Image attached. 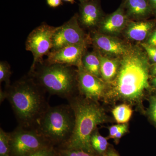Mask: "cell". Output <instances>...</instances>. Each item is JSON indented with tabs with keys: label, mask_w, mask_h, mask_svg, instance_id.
I'll list each match as a JSON object with an SVG mask.
<instances>
[{
	"label": "cell",
	"mask_w": 156,
	"mask_h": 156,
	"mask_svg": "<svg viewBox=\"0 0 156 156\" xmlns=\"http://www.w3.org/2000/svg\"><path fill=\"white\" fill-rule=\"evenodd\" d=\"M155 25V22L152 20H130L123 32L128 40L141 43L145 41Z\"/></svg>",
	"instance_id": "5bb4252c"
},
{
	"label": "cell",
	"mask_w": 156,
	"mask_h": 156,
	"mask_svg": "<svg viewBox=\"0 0 156 156\" xmlns=\"http://www.w3.org/2000/svg\"><path fill=\"white\" fill-rule=\"evenodd\" d=\"M91 42L90 37L86 34L79 23L78 15L74 14L60 26L56 27L53 34L52 51L69 45L87 44Z\"/></svg>",
	"instance_id": "ba28073f"
},
{
	"label": "cell",
	"mask_w": 156,
	"mask_h": 156,
	"mask_svg": "<svg viewBox=\"0 0 156 156\" xmlns=\"http://www.w3.org/2000/svg\"><path fill=\"white\" fill-rule=\"evenodd\" d=\"M130 20L122 2L114 12L102 18L98 26V32L104 34L117 37L124 32Z\"/></svg>",
	"instance_id": "7c38bea8"
},
{
	"label": "cell",
	"mask_w": 156,
	"mask_h": 156,
	"mask_svg": "<svg viewBox=\"0 0 156 156\" xmlns=\"http://www.w3.org/2000/svg\"><path fill=\"white\" fill-rule=\"evenodd\" d=\"M119 58V66L115 79L106 83L105 100H122L130 103L141 101L149 83L151 66L147 54L141 46L131 45L128 52Z\"/></svg>",
	"instance_id": "6da1fadb"
},
{
	"label": "cell",
	"mask_w": 156,
	"mask_h": 156,
	"mask_svg": "<svg viewBox=\"0 0 156 156\" xmlns=\"http://www.w3.org/2000/svg\"><path fill=\"white\" fill-rule=\"evenodd\" d=\"M6 98V93L5 91H2V89H1L0 91V100H1V103Z\"/></svg>",
	"instance_id": "d6a6232c"
},
{
	"label": "cell",
	"mask_w": 156,
	"mask_h": 156,
	"mask_svg": "<svg viewBox=\"0 0 156 156\" xmlns=\"http://www.w3.org/2000/svg\"><path fill=\"white\" fill-rule=\"evenodd\" d=\"M124 126V124H119L110 127L109 128V134L108 138L113 139L115 135L123 128Z\"/></svg>",
	"instance_id": "484cf974"
},
{
	"label": "cell",
	"mask_w": 156,
	"mask_h": 156,
	"mask_svg": "<svg viewBox=\"0 0 156 156\" xmlns=\"http://www.w3.org/2000/svg\"><path fill=\"white\" fill-rule=\"evenodd\" d=\"M50 145L36 129L18 126L10 133V156H30Z\"/></svg>",
	"instance_id": "8992f818"
},
{
	"label": "cell",
	"mask_w": 156,
	"mask_h": 156,
	"mask_svg": "<svg viewBox=\"0 0 156 156\" xmlns=\"http://www.w3.org/2000/svg\"><path fill=\"white\" fill-rule=\"evenodd\" d=\"M150 74L153 76H156V62L154 63V65L151 67Z\"/></svg>",
	"instance_id": "1f68e13d"
},
{
	"label": "cell",
	"mask_w": 156,
	"mask_h": 156,
	"mask_svg": "<svg viewBox=\"0 0 156 156\" xmlns=\"http://www.w3.org/2000/svg\"><path fill=\"white\" fill-rule=\"evenodd\" d=\"M75 115L69 104L49 107L39 121L36 129L53 147L63 146L72 136Z\"/></svg>",
	"instance_id": "5b68a950"
},
{
	"label": "cell",
	"mask_w": 156,
	"mask_h": 156,
	"mask_svg": "<svg viewBox=\"0 0 156 156\" xmlns=\"http://www.w3.org/2000/svg\"><path fill=\"white\" fill-rule=\"evenodd\" d=\"M104 16L99 0H88L80 4L78 19L84 27L89 29L98 27Z\"/></svg>",
	"instance_id": "4fadbf2b"
},
{
	"label": "cell",
	"mask_w": 156,
	"mask_h": 156,
	"mask_svg": "<svg viewBox=\"0 0 156 156\" xmlns=\"http://www.w3.org/2000/svg\"><path fill=\"white\" fill-rule=\"evenodd\" d=\"M31 77L44 91L67 100L76 96L78 90L77 69L59 64L44 63L37 66L29 72Z\"/></svg>",
	"instance_id": "277c9868"
},
{
	"label": "cell",
	"mask_w": 156,
	"mask_h": 156,
	"mask_svg": "<svg viewBox=\"0 0 156 156\" xmlns=\"http://www.w3.org/2000/svg\"><path fill=\"white\" fill-rule=\"evenodd\" d=\"M87 44H74L50 52L45 63L59 64L78 67L82 63V59L87 52Z\"/></svg>",
	"instance_id": "8fae6325"
},
{
	"label": "cell",
	"mask_w": 156,
	"mask_h": 156,
	"mask_svg": "<svg viewBox=\"0 0 156 156\" xmlns=\"http://www.w3.org/2000/svg\"><path fill=\"white\" fill-rule=\"evenodd\" d=\"M144 43L150 46L156 47V29L152 32Z\"/></svg>",
	"instance_id": "83f0119b"
},
{
	"label": "cell",
	"mask_w": 156,
	"mask_h": 156,
	"mask_svg": "<svg viewBox=\"0 0 156 156\" xmlns=\"http://www.w3.org/2000/svg\"><path fill=\"white\" fill-rule=\"evenodd\" d=\"M96 52L100 59L101 79L106 83H109L112 81L117 75L119 66V58L104 56Z\"/></svg>",
	"instance_id": "2e32d148"
},
{
	"label": "cell",
	"mask_w": 156,
	"mask_h": 156,
	"mask_svg": "<svg viewBox=\"0 0 156 156\" xmlns=\"http://www.w3.org/2000/svg\"><path fill=\"white\" fill-rule=\"evenodd\" d=\"M90 37L95 51L109 57H121L128 52L131 46L117 37L104 34L98 31L92 33Z\"/></svg>",
	"instance_id": "30bf717a"
},
{
	"label": "cell",
	"mask_w": 156,
	"mask_h": 156,
	"mask_svg": "<svg viewBox=\"0 0 156 156\" xmlns=\"http://www.w3.org/2000/svg\"><path fill=\"white\" fill-rule=\"evenodd\" d=\"M102 156H120L116 151L112 148H108Z\"/></svg>",
	"instance_id": "f546056e"
},
{
	"label": "cell",
	"mask_w": 156,
	"mask_h": 156,
	"mask_svg": "<svg viewBox=\"0 0 156 156\" xmlns=\"http://www.w3.org/2000/svg\"><path fill=\"white\" fill-rule=\"evenodd\" d=\"M123 2L130 20H144L152 14L147 0H124Z\"/></svg>",
	"instance_id": "9a60e30c"
},
{
	"label": "cell",
	"mask_w": 156,
	"mask_h": 156,
	"mask_svg": "<svg viewBox=\"0 0 156 156\" xmlns=\"http://www.w3.org/2000/svg\"><path fill=\"white\" fill-rule=\"evenodd\" d=\"M112 113L117 123L126 124L131 119L132 110L129 105L123 104L116 106L112 110Z\"/></svg>",
	"instance_id": "d6986e66"
},
{
	"label": "cell",
	"mask_w": 156,
	"mask_h": 156,
	"mask_svg": "<svg viewBox=\"0 0 156 156\" xmlns=\"http://www.w3.org/2000/svg\"><path fill=\"white\" fill-rule=\"evenodd\" d=\"M149 102V106L147 111L148 116L156 128V93L150 96Z\"/></svg>",
	"instance_id": "603a6c76"
},
{
	"label": "cell",
	"mask_w": 156,
	"mask_h": 156,
	"mask_svg": "<svg viewBox=\"0 0 156 156\" xmlns=\"http://www.w3.org/2000/svg\"><path fill=\"white\" fill-rule=\"evenodd\" d=\"M5 91L18 126L36 129L42 116L50 107L44 89L29 75L6 87Z\"/></svg>",
	"instance_id": "7a4b0ae2"
},
{
	"label": "cell",
	"mask_w": 156,
	"mask_h": 156,
	"mask_svg": "<svg viewBox=\"0 0 156 156\" xmlns=\"http://www.w3.org/2000/svg\"><path fill=\"white\" fill-rule=\"evenodd\" d=\"M56 27L42 23L29 34L26 41V50L31 52L34 57L30 72L33 71L38 65L43 64L44 56H48L51 52Z\"/></svg>",
	"instance_id": "52a82bcc"
},
{
	"label": "cell",
	"mask_w": 156,
	"mask_h": 156,
	"mask_svg": "<svg viewBox=\"0 0 156 156\" xmlns=\"http://www.w3.org/2000/svg\"><path fill=\"white\" fill-rule=\"evenodd\" d=\"M47 4L50 8H56L62 5V0H47Z\"/></svg>",
	"instance_id": "f1b7e54d"
},
{
	"label": "cell",
	"mask_w": 156,
	"mask_h": 156,
	"mask_svg": "<svg viewBox=\"0 0 156 156\" xmlns=\"http://www.w3.org/2000/svg\"><path fill=\"white\" fill-rule=\"evenodd\" d=\"M58 156H97L86 151L79 149H69L63 148H56Z\"/></svg>",
	"instance_id": "7402d4cb"
},
{
	"label": "cell",
	"mask_w": 156,
	"mask_h": 156,
	"mask_svg": "<svg viewBox=\"0 0 156 156\" xmlns=\"http://www.w3.org/2000/svg\"><path fill=\"white\" fill-rule=\"evenodd\" d=\"M30 156H57L56 148L49 146L40 150Z\"/></svg>",
	"instance_id": "d4e9b609"
},
{
	"label": "cell",
	"mask_w": 156,
	"mask_h": 156,
	"mask_svg": "<svg viewBox=\"0 0 156 156\" xmlns=\"http://www.w3.org/2000/svg\"><path fill=\"white\" fill-rule=\"evenodd\" d=\"M151 83L154 87L156 88V76H154L152 80Z\"/></svg>",
	"instance_id": "836d02e7"
},
{
	"label": "cell",
	"mask_w": 156,
	"mask_h": 156,
	"mask_svg": "<svg viewBox=\"0 0 156 156\" xmlns=\"http://www.w3.org/2000/svg\"><path fill=\"white\" fill-rule=\"evenodd\" d=\"M11 74V66L9 63L6 61H1L0 62V83L5 82L6 87L11 85L10 78Z\"/></svg>",
	"instance_id": "44dd1931"
},
{
	"label": "cell",
	"mask_w": 156,
	"mask_h": 156,
	"mask_svg": "<svg viewBox=\"0 0 156 156\" xmlns=\"http://www.w3.org/2000/svg\"><path fill=\"white\" fill-rule=\"evenodd\" d=\"M80 1V2H86V1H88V0H79Z\"/></svg>",
	"instance_id": "d590c367"
},
{
	"label": "cell",
	"mask_w": 156,
	"mask_h": 156,
	"mask_svg": "<svg viewBox=\"0 0 156 156\" xmlns=\"http://www.w3.org/2000/svg\"><path fill=\"white\" fill-rule=\"evenodd\" d=\"M128 126L127 123L124 124V126L115 135L114 138H113L115 140V142L116 143H118L119 142V140L122 137L123 135L126 133H127L128 131Z\"/></svg>",
	"instance_id": "4316f807"
},
{
	"label": "cell",
	"mask_w": 156,
	"mask_h": 156,
	"mask_svg": "<svg viewBox=\"0 0 156 156\" xmlns=\"http://www.w3.org/2000/svg\"><path fill=\"white\" fill-rule=\"evenodd\" d=\"M78 90L87 99L98 101L104 98L107 83L100 78L86 71L82 63L77 67Z\"/></svg>",
	"instance_id": "9c48e42d"
},
{
	"label": "cell",
	"mask_w": 156,
	"mask_h": 156,
	"mask_svg": "<svg viewBox=\"0 0 156 156\" xmlns=\"http://www.w3.org/2000/svg\"><path fill=\"white\" fill-rule=\"evenodd\" d=\"M63 1H65V2H69L71 3V4H73V3L75 2L74 0H63Z\"/></svg>",
	"instance_id": "e575fe53"
},
{
	"label": "cell",
	"mask_w": 156,
	"mask_h": 156,
	"mask_svg": "<svg viewBox=\"0 0 156 156\" xmlns=\"http://www.w3.org/2000/svg\"><path fill=\"white\" fill-rule=\"evenodd\" d=\"M151 9L152 14L156 17V0H147Z\"/></svg>",
	"instance_id": "4dcf8cb0"
},
{
	"label": "cell",
	"mask_w": 156,
	"mask_h": 156,
	"mask_svg": "<svg viewBox=\"0 0 156 156\" xmlns=\"http://www.w3.org/2000/svg\"><path fill=\"white\" fill-rule=\"evenodd\" d=\"M90 143L95 153L102 156L108 149V143L106 137L101 136L97 129L91 135Z\"/></svg>",
	"instance_id": "ac0fdd59"
},
{
	"label": "cell",
	"mask_w": 156,
	"mask_h": 156,
	"mask_svg": "<svg viewBox=\"0 0 156 156\" xmlns=\"http://www.w3.org/2000/svg\"><path fill=\"white\" fill-rule=\"evenodd\" d=\"M82 64L88 72L95 76L101 78L100 59L95 50L92 52L85 53L82 58Z\"/></svg>",
	"instance_id": "e0dca14e"
},
{
	"label": "cell",
	"mask_w": 156,
	"mask_h": 156,
	"mask_svg": "<svg viewBox=\"0 0 156 156\" xmlns=\"http://www.w3.org/2000/svg\"><path fill=\"white\" fill-rule=\"evenodd\" d=\"M140 45L145 51L149 60L154 63H156V47L148 45L144 42L140 43Z\"/></svg>",
	"instance_id": "cb8c5ba5"
},
{
	"label": "cell",
	"mask_w": 156,
	"mask_h": 156,
	"mask_svg": "<svg viewBox=\"0 0 156 156\" xmlns=\"http://www.w3.org/2000/svg\"><path fill=\"white\" fill-rule=\"evenodd\" d=\"M75 115L72 136L63 146L69 149H79L95 154L91 143V135L98 125L105 122L107 117L98 101L76 95L68 100Z\"/></svg>",
	"instance_id": "3957f363"
},
{
	"label": "cell",
	"mask_w": 156,
	"mask_h": 156,
	"mask_svg": "<svg viewBox=\"0 0 156 156\" xmlns=\"http://www.w3.org/2000/svg\"><path fill=\"white\" fill-rule=\"evenodd\" d=\"M10 133L0 129V156H10Z\"/></svg>",
	"instance_id": "ffe728a7"
},
{
	"label": "cell",
	"mask_w": 156,
	"mask_h": 156,
	"mask_svg": "<svg viewBox=\"0 0 156 156\" xmlns=\"http://www.w3.org/2000/svg\"><path fill=\"white\" fill-rule=\"evenodd\" d=\"M57 156H58V155H57Z\"/></svg>",
	"instance_id": "8d00e7d4"
}]
</instances>
